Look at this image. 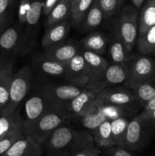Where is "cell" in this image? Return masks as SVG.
<instances>
[{"mask_svg": "<svg viewBox=\"0 0 155 156\" xmlns=\"http://www.w3.org/2000/svg\"><path fill=\"white\" fill-rule=\"evenodd\" d=\"M136 46L138 51L142 54H153L155 50V25L150 27L143 36L138 37Z\"/></svg>", "mask_w": 155, "mask_h": 156, "instance_id": "32", "label": "cell"}, {"mask_svg": "<svg viewBox=\"0 0 155 156\" xmlns=\"http://www.w3.org/2000/svg\"><path fill=\"white\" fill-rule=\"evenodd\" d=\"M32 73L29 66L21 68L13 74L9 92V102L1 110V115L9 114L18 108L20 104L25 98L31 86Z\"/></svg>", "mask_w": 155, "mask_h": 156, "instance_id": "5", "label": "cell"}, {"mask_svg": "<svg viewBox=\"0 0 155 156\" xmlns=\"http://www.w3.org/2000/svg\"><path fill=\"white\" fill-rule=\"evenodd\" d=\"M24 125L16 128L0 140V156L3 155L17 141L25 136Z\"/></svg>", "mask_w": 155, "mask_h": 156, "instance_id": "34", "label": "cell"}, {"mask_svg": "<svg viewBox=\"0 0 155 156\" xmlns=\"http://www.w3.org/2000/svg\"><path fill=\"white\" fill-rule=\"evenodd\" d=\"M138 37H141L155 25V0H146L141 7L139 19Z\"/></svg>", "mask_w": 155, "mask_h": 156, "instance_id": "20", "label": "cell"}, {"mask_svg": "<svg viewBox=\"0 0 155 156\" xmlns=\"http://www.w3.org/2000/svg\"><path fill=\"white\" fill-rule=\"evenodd\" d=\"M30 0H20L18 11V18L20 24L24 25L27 21V14L30 8Z\"/></svg>", "mask_w": 155, "mask_h": 156, "instance_id": "37", "label": "cell"}, {"mask_svg": "<svg viewBox=\"0 0 155 156\" xmlns=\"http://www.w3.org/2000/svg\"><path fill=\"white\" fill-rule=\"evenodd\" d=\"M34 62L36 68L43 74L50 76H65L67 71V64L53 60L44 55L36 57Z\"/></svg>", "mask_w": 155, "mask_h": 156, "instance_id": "18", "label": "cell"}, {"mask_svg": "<svg viewBox=\"0 0 155 156\" xmlns=\"http://www.w3.org/2000/svg\"><path fill=\"white\" fill-rule=\"evenodd\" d=\"M131 1H132L133 6L137 10L141 9L144 3V0H131Z\"/></svg>", "mask_w": 155, "mask_h": 156, "instance_id": "42", "label": "cell"}, {"mask_svg": "<svg viewBox=\"0 0 155 156\" xmlns=\"http://www.w3.org/2000/svg\"><path fill=\"white\" fill-rule=\"evenodd\" d=\"M106 120V117L99 111L97 105H94L92 109L84 117H81V123L85 128L94 131L100 125Z\"/></svg>", "mask_w": 155, "mask_h": 156, "instance_id": "33", "label": "cell"}, {"mask_svg": "<svg viewBox=\"0 0 155 156\" xmlns=\"http://www.w3.org/2000/svg\"><path fill=\"white\" fill-rule=\"evenodd\" d=\"M68 116L65 110H50L35 121L24 125V132L26 135L31 137L38 144L43 146L47 139L58 128L64 125Z\"/></svg>", "mask_w": 155, "mask_h": 156, "instance_id": "2", "label": "cell"}, {"mask_svg": "<svg viewBox=\"0 0 155 156\" xmlns=\"http://www.w3.org/2000/svg\"><path fill=\"white\" fill-rule=\"evenodd\" d=\"M123 1H124V0H118V2H119V3L120 6H121V5H122V4Z\"/></svg>", "mask_w": 155, "mask_h": 156, "instance_id": "46", "label": "cell"}, {"mask_svg": "<svg viewBox=\"0 0 155 156\" xmlns=\"http://www.w3.org/2000/svg\"><path fill=\"white\" fill-rule=\"evenodd\" d=\"M10 3L11 0H0V34L7 27Z\"/></svg>", "mask_w": 155, "mask_h": 156, "instance_id": "36", "label": "cell"}, {"mask_svg": "<svg viewBox=\"0 0 155 156\" xmlns=\"http://www.w3.org/2000/svg\"><path fill=\"white\" fill-rule=\"evenodd\" d=\"M130 120L126 117H120L111 121V133L115 146H122Z\"/></svg>", "mask_w": 155, "mask_h": 156, "instance_id": "30", "label": "cell"}, {"mask_svg": "<svg viewBox=\"0 0 155 156\" xmlns=\"http://www.w3.org/2000/svg\"><path fill=\"white\" fill-rule=\"evenodd\" d=\"M155 123L142 114L130 120L122 147L131 151H140L148 142Z\"/></svg>", "mask_w": 155, "mask_h": 156, "instance_id": "3", "label": "cell"}, {"mask_svg": "<svg viewBox=\"0 0 155 156\" xmlns=\"http://www.w3.org/2000/svg\"><path fill=\"white\" fill-rule=\"evenodd\" d=\"M138 102L132 90L120 87L104 88L97 94V105L129 106Z\"/></svg>", "mask_w": 155, "mask_h": 156, "instance_id": "9", "label": "cell"}, {"mask_svg": "<svg viewBox=\"0 0 155 156\" xmlns=\"http://www.w3.org/2000/svg\"><path fill=\"white\" fill-rule=\"evenodd\" d=\"M13 62L5 61L3 73L0 80V109H2L9 102L11 83L13 76Z\"/></svg>", "mask_w": 155, "mask_h": 156, "instance_id": "24", "label": "cell"}, {"mask_svg": "<svg viewBox=\"0 0 155 156\" xmlns=\"http://www.w3.org/2000/svg\"><path fill=\"white\" fill-rule=\"evenodd\" d=\"M81 53L88 66L90 79L86 89L97 94L103 90V78L105 72L109 66V62L102 55L84 49Z\"/></svg>", "mask_w": 155, "mask_h": 156, "instance_id": "7", "label": "cell"}, {"mask_svg": "<svg viewBox=\"0 0 155 156\" xmlns=\"http://www.w3.org/2000/svg\"><path fill=\"white\" fill-rule=\"evenodd\" d=\"M53 109H60L48 103L40 93L30 96L24 104V117L23 124L27 125Z\"/></svg>", "mask_w": 155, "mask_h": 156, "instance_id": "11", "label": "cell"}, {"mask_svg": "<svg viewBox=\"0 0 155 156\" xmlns=\"http://www.w3.org/2000/svg\"><path fill=\"white\" fill-rule=\"evenodd\" d=\"M153 54H155V50H154V52H153Z\"/></svg>", "mask_w": 155, "mask_h": 156, "instance_id": "47", "label": "cell"}, {"mask_svg": "<svg viewBox=\"0 0 155 156\" xmlns=\"http://www.w3.org/2000/svg\"><path fill=\"white\" fill-rule=\"evenodd\" d=\"M23 119L20 114L19 109L9 114L0 117V140L10 133L12 130L23 126Z\"/></svg>", "mask_w": 155, "mask_h": 156, "instance_id": "26", "label": "cell"}, {"mask_svg": "<svg viewBox=\"0 0 155 156\" xmlns=\"http://www.w3.org/2000/svg\"><path fill=\"white\" fill-rule=\"evenodd\" d=\"M43 148L29 136L17 141L2 156H42Z\"/></svg>", "mask_w": 155, "mask_h": 156, "instance_id": "14", "label": "cell"}, {"mask_svg": "<svg viewBox=\"0 0 155 156\" xmlns=\"http://www.w3.org/2000/svg\"><path fill=\"white\" fill-rule=\"evenodd\" d=\"M81 53V50L76 43L62 41L46 49L44 56L57 62L68 64L71 59Z\"/></svg>", "mask_w": 155, "mask_h": 156, "instance_id": "13", "label": "cell"}, {"mask_svg": "<svg viewBox=\"0 0 155 156\" xmlns=\"http://www.w3.org/2000/svg\"><path fill=\"white\" fill-rule=\"evenodd\" d=\"M105 156H135L132 152L122 146H113L103 151Z\"/></svg>", "mask_w": 155, "mask_h": 156, "instance_id": "38", "label": "cell"}, {"mask_svg": "<svg viewBox=\"0 0 155 156\" xmlns=\"http://www.w3.org/2000/svg\"><path fill=\"white\" fill-rule=\"evenodd\" d=\"M94 146L89 132L62 125L47 139L43 148L45 156H74Z\"/></svg>", "mask_w": 155, "mask_h": 156, "instance_id": "1", "label": "cell"}, {"mask_svg": "<svg viewBox=\"0 0 155 156\" xmlns=\"http://www.w3.org/2000/svg\"><path fill=\"white\" fill-rule=\"evenodd\" d=\"M104 19V15L97 0H94L92 6L85 16L81 28L83 31H91L98 27Z\"/></svg>", "mask_w": 155, "mask_h": 156, "instance_id": "27", "label": "cell"}, {"mask_svg": "<svg viewBox=\"0 0 155 156\" xmlns=\"http://www.w3.org/2000/svg\"><path fill=\"white\" fill-rule=\"evenodd\" d=\"M94 2V0H80L71 9L70 15L71 23L76 28L81 27L85 16L92 6Z\"/></svg>", "mask_w": 155, "mask_h": 156, "instance_id": "31", "label": "cell"}, {"mask_svg": "<svg viewBox=\"0 0 155 156\" xmlns=\"http://www.w3.org/2000/svg\"><path fill=\"white\" fill-rule=\"evenodd\" d=\"M138 10L134 6L128 5L122 10L114 29V33L122 41L130 53L138 37Z\"/></svg>", "mask_w": 155, "mask_h": 156, "instance_id": "4", "label": "cell"}, {"mask_svg": "<svg viewBox=\"0 0 155 156\" xmlns=\"http://www.w3.org/2000/svg\"><path fill=\"white\" fill-rule=\"evenodd\" d=\"M91 135L94 139V145L100 148L101 150H106L115 146L112 138L110 120H106L103 122L97 129L93 131Z\"/></svg>", "mask_w": 155, "mask_h": 156, "instance_id": "19", "label": "cell"}, {"mask_svg": "<svg viewBox=\"0 0 155 156\" xmlns=\"http://www.w3.org/2000/svg\"><path fill=\"white\" fill-rule=\"evenodd\" d=\"M129 62V75L126 85L130 90L147 81L155 75V61L151 58L141 56Z\"/></svg>", "mask_w": 155, "mask_h": 156, "instance_id": "8", "label": "cell"}, {"mask_svg": "<svg viewBox=\"0 0 155 156\" xmlns=\"http://www.w3.org/2000/svg\"><path fill=\"white\" fill-rule=\"evenodd\" d=\"M104 15V18H110L120 8L118 0H97Z\"/></svg>", "mask_w": 155, "mask_h": 156, "instance_id": "35", "label": "cell"}, {"mask_svg": "<svg viewBox=\"0 0 155 156\" xmlns=\"http://www.w3.org/2000/svg\"><path fill=\"white\" fill-rule=\"evenodd\" d=\"M84 50L102 55L106 52L107 47V39L103 34L100 32H92L87 35L81 41Z\"/></svg>", "mask_w": 155, "mask_h": 156, "instance_id": "22", "label": "cell"}, {"mask_svg": "<svg viewBox=\"0 0 155 156\" xmlns=\"http://www.w3.org/2000/svg\"><path fill=\"white\" fill-rule=\"evenodd\" d=\"M101 152V149L94 145V146L88 148V149L81 151L74 156H100Z\"/></svg>", "mask_w": 155, "mask_h": 156, "instance_id": "39", "label": "cell"}, {"mask_svg": "<svg viewBox=\"0 0 155 156\" xmlns=\"http://www.w3.org/2000/svg\"><path fill=\"white\" fill-rule=\"evenodd\" d=\"M70 27V23L65 20L46 27L41 41L43 47L47 49L65 41L69 33Z\"/></svg>", "mask_w": 155, "mask_h": 156, "instance_id": "17", "label": "cell"}, {"mask_svg": "<svg viewBox=\"0 0 155 156\" xmlns=\"http://www.w3.org/2000/svg\"><path fill=\"white\" fill-rule=\"evenodd\" d=\"M5 62V61H4V60H0V80H1L2 76L3 69H4Z\"/></svg>", "mask_w": 155, "mask_h": 156, "instance_id": "44", "label": "cell"}, {"mask_svg": "<svg viewBox=\"0 0 155 156\" xmlns=\"http://www.w3.org/2000/svg\"><path fill=\"white\" fill-rule=\"evenodd\" d=\"M83 88L74 85L50 84L43 87L40 94L48 103L67 111V107L71 100L84 91Z\"/></svg>", "mask_w": 155, "mask_h": 156, "instance_id": "6", "label": "cell"}, {"mask_svg": "<svg viewBox=\"0 0 155 156\" xmlns=\"http://www.w3.org/2000/svg\"><path fill=\"white\" fill-rule=\"evenodd\" d=\"M137 101L145 105L149 101L155 98V75L150 79L143 82L132 90Z\"/></svg>", "mask_w": 155, "mask_h": 156, "instance_id": "29", "label": "cell"}, {"mask_svg": "<svg viewBox=\"0 0 155 156\" xmlns=\"http://www.w3.org/2000/svg\"><path fill=\"white\" fill-rule=\"evenodd\" d=\"M141 114H142L144 116H145L146 117H147V118L150 119V120L155 123V110L147 113V114H143V113H141Z\"/></svg>", "mask_w": 155, "mask_h": 156, "instance_id": "43", "label": "cell"}, {"mask_svg": "<svg viewBox=\"0 0 155 156\" xmlns=\"http://www.w3.org/2000/svg\"><path fill=\"white\" fill-rule=\"evenodd\" d=\"M43 2L40 0H34L30 3V8L29 10L26 21V33L24 38V50H29L30 47V39L33 38L36 27L39 23L40 18L43 14Z\"/></svg>", "mask_w": 155, "mask_h": 156, "instance_id": "16", "label": "cell"}, {"mask_svg": "<svg viewBox=\"0 0 155 156\" xmlns=\"http://www.w3.org/2000/svg\"><path fill=\"white\" fill-rule=\"evenodd\" d=\"M59 0H44L43 6V14L46 16H48L53 8L56 5Z\"/></svg>", "mask_w": 155, "mask_h": 156, "instance_id": "40", "label": "cell"}, {"mask_svg": "<svg viewBox=\"0 0 155 156\" xmlns=\"http://www.w3.org/2000/svg\"><path fill=\"white\" fill-rule=\"evenodd\" d=\"M21 41L20 30L16 27L6 28L0 34V51L8 53L17 49Z\"/></svg>", "mask_w": 155, "mask_h": 156, "instance_id": "23", "label": "cell"}, {"mask_svg": "<svg viewBox=\"0 0 155 156\" xmlns=\"http://www.w3.org/2000/svg\"><path fill=\"white\" fill-rule=\"evenodd\" d=\"M97 108L99 111L103 114L106 120H112L115 119L120 118V117H126L130 116L135 111V108L132 105L129 106H119V105H97Z\"/></svg>", "mask_w": 155, "mask_h": 156, "instance_id": "28", "label": "cell"}, {"mask_svg": "<svg viewBox=\"0 0 155 156\" xmlns=\"http://www.w3.org/2000/svg\"><path fill=\"white\" fill-rule=\"evenodd\" d=\"M97 94L84 88L80 94L70 101L67 107L68 115L82 117L86 115L96 105Z\"/></svg>", "mask_w": 155, "mask_h": 156, "instance_id": "12", "label": "cell"}, {"mask_svg": "<svg viewBox=\"0 0 155 156\" xmlns=\"http://www.w3.org/2000/svg\"><path fill=\"white\" fill-rule=\"evenodd\" d=\"M80 1V0H70V2H71V9H73V8L74 7V6L77 5V3L78 2Z\"/></svg>", "mask_w": 155, "mask_h": 156, "instance_id": "45", "label": "cell"}, {"mask_svg": "<svg viewBox=\"0 0 155 156\" xmlns=\"http://www.w3.org/2000/svg\"><path fill=\"white\" fill-rule=\"evenodd\" d=\"M109 55L113 63H127L130 60L131 53L115 33L109 41Z\"/></svg>", "mask_w": 155, "mask_h": 156, "instance_id": "21", "label": "cell"}, {"mask_svg": "<svg viewBox=\"0 0 155 156\" xmlns=\"http://www.w3.org/2000/svg\"><path fill=\"white\" fill-rule=\"evenodd\" d=\"M155 110V98L152 100L149 101L147 103H146L144 105V110H143V114H147V113L150 112V111Z\"/></svg>", "mask_w": 155, "mask_h": 156, "instance_id": "41", "label": "cell"}, {"mask_svg": "<svg viewBox=\"0 0 155 156\" xmlns=\"http://www.w3.org/2000/svg\"><path fill=\"white\" fill-rule=\"evenodd\" d=\"M65 78L71 85L84 86L86 88L89 84V74L81 51L76 55L67 64V71Z\"/></svg>", "mask_w": 155, "mask_h": 156, "instance_id": "10", "label": "cell"}, {"mask_svg": "<svg viewBox=\"0 0 155 156\" xmlns=\"http://www.w3.org/2000/svg\"><path fill=\"white\" fill-rule=\"evenodd\" d=\"M71 2L70 0H59L47 16L46 26L50 27L66 20L68 15H71Z\"/></svg>", "mask_w": 155, "mask_h": 156, "instance_id": "25", "label": "cell"}, {"mask_svg": "<svg viewBox=\"0 0 155 156\" xmlns=\"http://www.w3.org/2000/svg\"><path fill=\"white\" fill-rule=\"evenodd\" d=\"M129 64L113 63L109 65L105 72L103 82V89L112 88L116 85L125 84L129 79Z\"/></svg>", "mask_w": 155, "mask_h": 156, "instance_id": "15", "label": "cell"}]
</instances>
